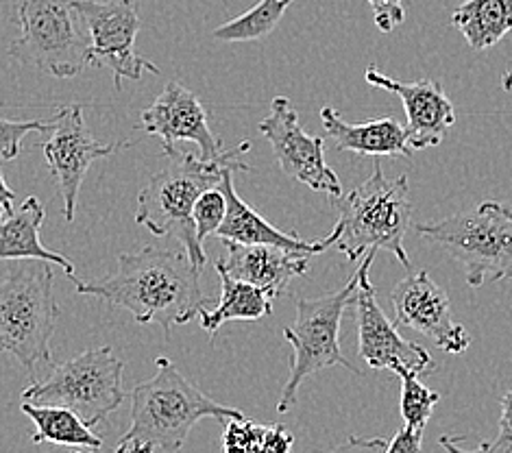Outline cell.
<instances>
[{
  "mask_svg": "<svg viewBox=\"0 0 512 453\" xmlns=\"http://www.w3.org/2000/svg\"><path fill=\"white\" fill-rule=\"evenodd\" d=\"M201 268L188 253L144 247L136 253L118 255V268L107 277L75 281L83 297H99L133 314L138 323H157L166 338L173 325H186L207 308L201 290Z\"/></svg>",
  "mask_w": 512,
  "mask_h": 453,
  "instance_id": "cell-1",
  "label": "cell"
},
{
  "mask_svg": "<svg viewBox=\"0 0 512 453\" xmlns=\"http://www.w3.org/2000/svg\"><path fill=\"white\" fill-rule=\"evenodd\" d=\"M249 149L251 144L242 142L212 162L179 151L177 146L164 149V155L168 157L166 166L160 173H155L138 194L136 223L155 236H173L188 253L190 262L203 271L207 255L197 238L192 210L205 190L221 186L227 170H236V173L249 170L242 159Z\"/></svg>",
  "mask_w": 512,
  "mask_h": 453,
  "instance_id": "cell-2",
  "label": "cell"
},
{
  "mask_svg": "<svg viewBox=\"0 0 512 453\" xmlns=\"http://www.w3.org/2000/svg\"><path fill=\"white\" fill-rule=\"evenodd\" d=\"M157 373L131 393V427L120 440L127 453H177L201 419H240L236 408L207 397L168 358L155 360Z\"/></svg>",
  "mask_w": 512,
  "mask_h": 453,
  "instance_id": "cell-3",
  "label": "cell"
},
{
  "mask_svg": "<svg viewBox=\"0 0 512 453\" xmlns=\"http://www.w3.org/2000/svg\"><path fill=\"white\" fill-rule=\"evenodd\" d=\"M57 316L51 262L0 260V351L14 355L31 382L53 364Z\"/></svg>",
  "mask_w": 512,
  "mask_h": 453,
  "instance_id": "cell-4",
  "label": "cell"
},
{
  "mask_svg": "<svg viewBox=\"0 0 512 453\" xmlns=\"http://www.w3.org/2000/svg\"><path fill=\"white\" fill-rule=\"evenodd\" d=\"M338 220L334 225V247L349 262H358L367 251H388L401 266L410 268L404 238L410 229L412 205L408 177L390 179L380 164L358 188L334 199Z\"/></svg>",
  "mask_w": 512,
  "mask_h": 453,
  "instance_id": "cell-5",
  "label": "cell"
},
{
  "mask_svg": "<svg viewBox=\"0 0 512 453\" xmlns=\"http://www.w3.org/2000/svg\"><path fill=\"white\" fill-rule=\"evenodd\" d=\"M421 238L445 249L462 264L471 288L484 281L512 279V210L497 201H484L469 212L436 223L414 225Z\"/></svg>",
  "mask_w": 512,
  "mask_h": 453,
  "instance_id": "cell-6",
  "label": "cell"
},
{
  "mask_svg": "<svg viewBox=\"0 0 512 453\" xmlns=\"http://www.w3.org/2000/svg\"><path fill=\"white\" fill-rule=\"evenodd\" d=\"M358 281L360 268L343 288L329 292V295L316 299L295 297L297 318L284 329V338L295 351V358H292L290 377L277 403L279 414H286L295 406L301 384L314 373L329 369V366H343L353 375H360L340 349V323H343L345 312L353 308Z\"/></svg>",
  "mask_w": 512,
  "mask_h": 453,
  "instance_id": "cell-7",
  "label": "cell"
},
{
  "mask_svg": "<svg viewBox=\"0 0 512 453\" xmlns=\"http://www.w3.org/2000/svg\"><path fill=\"white\" fill-rule=\"evenodd\" d=\"M123 360L112 347H96L79 353L48 377L31 382L22 399L35 406H62L94 427L120 408L125 399Z\"/></svg>",
  "mask_w": 512,
  "mask_h": 453,
  "instance_id": "cell-8",
  "label": "cell"
},
{
  "mask_svg": "<svg viewBox=\"0 0 512 453\" xmlns=\"http://www.w3.org/2000/svg\"><path fill=\"white\" fill-rule=\"evenodd\" d=\"M20 35L9 55L55 79H70L88 66L90 33L72 0H22Z\"/></svg>",
  "mask_w": 512,
  "mask_h": 453,
  "instance_id": "cell-9",
  "label": "cell"
},
{
  "mask_svg": "<svg viewBox=\"0 0 512 453\" xmlns=\"http://www.w3.org/2000/svg\"><path fill=\"white\" fill-rule=\"evenodd\" d=\"M72 7L90 33L88 64L112 72L116 90H123V79L140 81L144 72H160L153 61L136 53L140 29L136 0H72Z\"/></svg>",
  "mask_w": 512,
  "mask_h": 453,
  "instance_id": "cell-10",
  "label": "cell"
},
{
  "mask_svg": "<svg viewBox=\"0 0 512 453\" xmlns=\"http://www.w3.org/2000/svg\"><path fill=\"white\" fill-rule=\"evenodd\" d=\"M375 253L364 260L360 268V281L356 290V325H358V353L375 371H395L397 366L417 375L436 371V362L419 342L406 340L397 332V325L390 321L382 305L377 303V292L369 279Z\"/></svg>",
  "mask_w": 512,
  "mask_h": 453,
  "instance_id": "cell-11",
  "label": "cell"
},
{
  "mask_svg": "<svg viewBox=\"0 0 512 453\" xmlns=\"http://www.w3.org/2000/svg\"><path fill=\"white\" fill-rule=\"evenodd\" d=\"M260 133L271 144L286 177L334 199L343 194L338 175L325 162V140L301 127L299 114L286 96H275L271 114L260 122Z\"/></svg>",
  "mask_w": 512,
  "mask_h": 453,
  "instance_id": "cell-12",
  "label": "cell"
},
{
  "mask_svg": "<svg viewBox=\"0 0 512 453\" xmlns=\"http://www.w3.org/2000/svg\"><path fill=\"white\" fill-rule=\"evenodd\" d=\"M127 146V142H96L88 125H85L81 105L59 109L51 138L44 144V157L53 170L59 190H62L64 216L68 223L75 220L79 190L90 166L96 159L114 155L116 151L127 149Z\"/></svg>",
  "mask_w": 512,
  "mask_h": 453,
  "instance_id": "cell-13",
  "label": "cell"
},
{
  "mask_svg": "<svg viewBox=\"0 0 512 453\" xmlns=\"http://www.w3.org/2000/svg\"><path fill=\"white\" fill-rule=\"evenodd\" d=\"M390 301H393L397 325L423 334L447 353L458 355L469 349L471 340L465 327L451 321L447 292L438 288L425 271L399 281Z\"/></svg>",
  "mask_w": 512,
  "mask_h": 453,
  "instance_id": "cell-14",
  "label": "cell"
},
{
  "mask_svg": "<svg viewBox=\"0 0 512 453\" xmlns=\"http://www.w3.org/2000/svg\"><path fill=\"white\" fill-rule=\"evenodd\" d=\"M142 129L149 136L162 140V149H170L177 142H194L199 146V157L205 162L218 159L225 149L210 129V116L205 107L188 88L168 81L155 103L140 116Z\"/></svg>",
  "mask_w": 512,
  "mask_h": 453,
  "instance_id": "cell-15",
  "label": "cell"
},
{
  "mask_svg": "<svg viewBox=\"0 0 512 453\" xmlns=\"http://www.w3.org/2000/svg\"><path fill=\"white\" fill-rule=\"evenodd\" d=\"M364 79L377 90H386L397 94L404 101V109L408 116V136L412 151L430 149L438 146L445 138L449 129L456 125V109L447 99L441 83L432 79L419 81H399L386 77L384 72L371 64L364 72Z\"/></svg>",
  "mask_w": 512,
  "mask_h": 453,
  "instance_id": "cell-16",
  "label": "cell"
},
{
  "mask_svg": "<svg viewBox=\"0 0 512 453\" xmlns=\"http://www.w3.org/2000/svg\"><path fill=\"white\" fill-rule=\"evenodd\" d=\"M227 257L216 260L214 266L227 275L264 290L273 301L288 290L290 281L308 273L310 255L286 251L271 244H238L225 242Z\"/></svg>",
  "mask_w": 512,
  "mask_h": 453,
  "instance_id": "cell-17",
  "label": "cell"
},
{
  "mask_svg": "<svg viewBox=\"0 0 512 453\" xmlns=\"http://www.w3.org/2000/svg\"><path fill=\"white\" fill-rule=\"evenodd\" d=\"M236 170H227L221 179V190L227 201V212L223 225L218 227L216 236L223 242H238V244H271L286 251H295L303 255H319L334 247V236L329 234L323 240H301L292 234H284L282 229L264 220L249 203L242 201L234 186Z\"/></svg>",
  "mask_w": 512,
  "mask_h": 453,
  "instance_id": "cell-18",
  "label": "cell"
},
{
  "mask_svg": "<svg viewBox=\"0 0 512 453\" xmlns=\"http://www.w3.org/2000/svg\"><path fill=\"white\" fill-rule=\"evenodd\" d=\"M321 122L329 140L338 151L356 153L364 157H410L412 146L408 129L395 118L364 120L351 125L340 116L338 109L325 105L321 109Z\"/></svg>",
  "mask_w": 512,
  "mask_h": 453,
  "instance_id": "cell-19",
  "label": "cell"
},
{
  "mask_svg": "<svg viewBox=\"0 0 512 453\" xmlns=\"http://www.w3.org/2000/svg\"><path fill=\"white\" fill-rule=\"evenodd\" d=\"M44 223V205L38 197H29L20 207H14L5 220H0V260H44L62 266L70 279L75 266L68 257L48 251L40 242Z\"/></svg>",
  "mask_w": 512,
  "mask_h": 453,
  "instance_id": "cell-20",
  "label": "cell"
},
{
  "mask_svg": "<svg viewBox=\"0 0 512 453\" xmlns=\"http://www.w3.org/2000/svg\"><path fill=\"white\" fill-rule=\"evenodd\" d=\"M216 268L221 277V303L218 308L199 312V323L203 332L214 336L218 329L231 321H260L273 312V299L264 290L255 288L245 281L227 275L223 268Z\"/></svg>",
  "mask_w": 512,
  "mask_h": 453,
  "instance_id": "cell-21",
  "label": "cell"
},
{
  "mask_svg": "<svg viewBox=\"0 0 512 453\" xmlns=\"http://www.w3.org/2000/svg\"><path fill=\"white\" fill-rule=\"evenodd\" d=\"M451 24L473 51H486L512 31V0H465L451 14Z\"/></svg>",
  "mask_w": 512,
  "mask_h": 453,
  "instance_id": "cell-22",
  "label": "cell"
},
{
  "mask_svg": "<svg viewBox=\"0 0 512 453\" xmlns=\"http://www.w3.org/2000/svg\"><path fill=\"white\" fill-rule=\"evenodd\" d=\"M22 412L29 416L35 425L33 443H51L62 447H85L101 449L103 440L85 425L79 414L62 406H35V403H22Z\"/></svg>",
  "mask_w": 512,
  "mask_h": 453,
  "instance_id": "cell-23",
  "label": "cell"
},
{
  "mask_svg": "<svg viewBox=\"0 0 512 453\" xmlns=\"http://www.w3.org/2000/svg\"><path fill=\"white\" fill-rule=\"evenodd\" d=\"M292 3H295V0H260V3L253 9H249L247 14L221 24V27L214 31V40H221V42L264 40L277 29V24L282 22L284 14Z\"/></svg>",
  "mask_w": 512,
  "mask_h": 453,
  "instance_id": "cell-24",
  "label": "cell"
},
{
  "mask_svg": "<svg viewBox=\"0 0 512 453\" xmlns=\"http://www.w3.org/2000/svg\"><path fill=\"white\" fill-rule=\"evenodd\" d=\"M393 373H397V377L401 379V416H404V425L425 430L432 410L436 408V403L441 401V393H436V390H430L428 386L421 384L417 373L401 369V366H397Z\"/></svg>",
  "mask_w": 512,
  "mask_h": 453,
  "instance_id": "cell-25",
  "label": "cell"
},
{
  "mask_svg": "<svg viewBox=\"0 0 512 453\" xmlns=\"http://www.w3.org/2000/svg\"><path fill=\"white\" fill-rule=\"evenodd\" d=\"M223 432V451L225 453H264L271 425H258L247 416L240 419H227Z\"/></svg>",
  "mask_w": 512,
  "mask_h": 453,
  "instance_id": "cell-26",
  "label": "cell"
},
{
  "mask_svg": "<svg viewBox=\"0 0 512 453\" xmlns=\"http://www.w3.org/2000/svg\"><path fill=\"white\" fill-rule=\"evenodd\" d=\"M55 118L51 120H5L0 118V164L14 162L22 151V140L29 133L53 131Z\"/></svg>",
  "mask_w": 512,
  "mask_h": 453,
  "instance_id": "cell-27",
  "label": "cell"
},
{
  "mask_svg": "<svg viewBox=\"0 0 512 453\" xmlns=\"http://www.w3.org/2000/svg\"><path fill=\"white\" fill-rule=\"evenodd\" d=\"M225 212H227V201L221 186L210 188L201 194L197 205H194L192 210L194 229H197V238L201 244L205 242V238L214 236L218 227L223 225Z\"/></svg>",
  "mask_w": 512,
  "mask_h": 453,
  "instance_id": "cell-28",
  "label": "cell"
},
{
  "mask_svg": "<svg viewBox=\"0 0 512 453\" xmlns=\"http://www.w3.org/2000/svg\"><path fill=\"white\" fill-rule=\"evenodd\" d=\"M369 5L373 9L375 27L382 33L395 31L406 18L404 0H369Z\"/></svg>",
  "mask_w": 512,
  "mask_h": 453,
  "instance_id": "cell-29",
  "label": "cell"
},
{
  "mask_svg": "<svg viewBox=\"0 0 512 453\" xmlns=\"http://www.w3.org/2000/svg\"><path fill=\"white\" fill-rule=\"evenodd\" d=\"M423 432L417 430V427H408L404 425L401 430L393 436V440L386 445L384 453H421L423 445Z\"/></svg>",
  "mask_w": 512,
  "mask_h": 453,
  "instance_id": "cell-30",
  "label": "cell"
},
{
  "mask_svg": "<svg viewBox=\"0 0 512 453\" xmlns=\"http://www.w3.org/2000/svg\"><path fill=\"white\" fill-rule=\"evenodd\" d=\"M462 440H465V436H441L438 438V443H441V447L447 451V453H512V445L510 443H504V440H493V443H482L478 449L473 451H465L460 447Z\"/></svg>",
  "mask_w": 512,
  "mask_h": 453,
  "instance_id": "cell-31",
  "label": "cell"
},
{
  "mask_svg": "<svg viewBox=\"0 0 512 453\" xmlns=\"http://www.w3.org/2000/svg\"><path fill=\"white\" fill-rule=\"evenodd\" d=\"M388 440L386 438H360L351 436L343 445H338L323 453H384Z\"/></svg>",
  "mask_w": 512,
  "mask_h": 453,
  "instance_id": "cell-32",
  "label": "cell"
},
{
  "mask_svg": "<svg viewBox=\"0 0 512 453\" xmlns=\"http://www.w3.org/2000/svg\"><path fill=\"white\" fill-rule=\"evenodd\" d=\"M499 440L512 445V390L502 397V416H499Z\"/></svg>",
  "mask_w": 512,
  "mask_h": 453,
  "instance_id": "cell-33",
  "label": "cell"
},
{
  "mask_svg": "<svg viewBox=\"0 0 512 453\" xmlns=\"http://www.w3.org/2000/svg\"><path fill=\"white\" fill-rule=\"evenodd\" d=\"M14 199H16L14 190H11V188L7 186V181H5L3 173H0V207H3L5 214L14 212Z\"/></svg>",
  "mask_w": 512,
  "mask_h": 453,
  "instance_id": "cell-34",
  "label": "cell"
},
{
  "mask_svg": "<svg viewBox=\"0 0 512 453\" xmlns=\"http://www.w3.org/2000/svg\"><path fill=\"white\" fill-rule=\"evenodd\" d=\"M502 88L506 90V92H510L512 90V68L506 72L504 75V79H502Z\"/></svg>",
  "mask_w": 512,
  "mask_h": 453,
  "instance_id": "cell-35",
  "label": "cell"
},
{
  "mask_svg": "<svg viewBox=\"0 0 512 453\" xmlns=\"http://www.w3.org/2000/svg\"><path fill=\"white\" fill-rule=\"evenodd\" d=\"M72 453H81V451H72ZM114 453H127V451H125V449H123V447H120V445H118V447H116V451H114Z\"/></svg>",
  "mask_w": 512,
  "mask_h": 453,
  "instance_id": "cell-36",
  "label": "cell"
},
{
  "mask_svg": "<svg viewBox=\"0 0 512 453\" xmlns=\"http://www.w3.org/2000/svg\"><path fill=\"white\" fill-rule=\"evenodd\" d=\"M3 216H5V210H3V207H0V220H3Z\"/></svg>",
  "mask_w": 512,
  "mask_h": 453,
  "instance_id": "cell-37",
  "label": "cell"
}]
</instances>
